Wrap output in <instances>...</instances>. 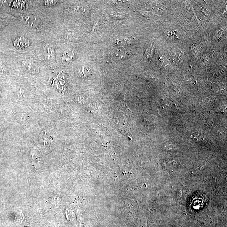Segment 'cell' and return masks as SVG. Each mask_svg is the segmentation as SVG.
Masks as SVG:
<instances>
[{
  "label": "cell",
  "instance_id": "cell-5",
  "mask_svg": "<svg viewBox=\"0 0 227 227\" xmlns=\"http://www.w3.org/2000/svg\"><path fill=\"white\" fill-rule=\"evenodd\" d=\"M128 56L127 53L125 52H118L113 54V56L117 59H124Z\"/></svg>",
  "mask_w": 227,
  "mask_h": 227
},
{
  "label": "cell",
  "instance_id": "cell-9",
  "mask_svg": "<svg viewBox=\"0 0 227 227\" xmlns=\"http://www.w3.org/2000/svg\"><path fill=\"white\" fill-rule=\"evenodd\" d=\"M1 89H0V96H1Z\"/></svg>",
  "mask_w": 227,
  "mask_h": 227
},
{
  "label": "cell",
  "instance_id": "cell-7",
  "mask_svg": "<svg viewBox=\"0 0 227 227\" xmlns=\"http://www.w3.org/2000/svg\"><path fill=\"white\" fill-rule=\"evenodd\" d=\"M153 48L152 47H150L146 51L144 54L145 57L147 60H150L152 57V53L153 52Z\"/></svg>",
  "mask_w": 227,
  "mask_h": 227
},
{
  "label": "cell",
  "instance_id": "cell-6",
  "mask_svg": "<svg viewBox=\"0 0 227 227\" xmlns=\"http://www.w3.org/2000/svg\"><path fill=\"white\" fill-rule=\"evenodd\" d=\"M58 1H43V3L46 7H51L55 6L58 3Z\"/></svg>",
  "mask_w": 227,
  "mask_h": 227
},
{
  "label": "cell",
  "instance_id": "cell-4",
  "mask_svg": "<svg viewBox=\"0 0 227 227\" xmlns=\"http://www.w3.org/2000/svg\"><path fill=\"white\" fill-rule=\"evenodd\" d=\"M46 56L47 60L51 62H53L54 60V51L53 47L51 45H48L45 47Z\"/></svg>",
  "mask_w": 227,
  "mask_h": 227
},
{
  "label": "cell",
  "instance_id": "cell-1",
  "mask_svg": "<svg viewBox=\"0 0 227 227\" xmlns=\"http://www.w3.org/2000/svg\"><path fill=\"white\" fill-rule=\"evenodd\" d=\"M22 64L23 67L30 73L37 74L39 72V67L34 63L30 61H24Z\"/></svg>",
  "mask_w": 227,
  "mask_h": 227
},
{
  "label": "cell",
  "instance_id": "cell-2",
  "mask_svg": "<svg viewBox=\"0 0 227 227\" xmlns=\"http://www.w3.org/2000/svg\"><path fill=\"white\" fill-rule=\"evenodd\" d=\"M30 44L29 40L24 36H20L17 38L14 42L15 47L17 48H25L28 47Z\"/></svg>",
  "mask_w": 227,
  "mask_h": 227
},
{
  "label": "cell",
  "instance_id": "cell-3",
  "mask_svg": "<svg viewBox=\"0 0 227 227\" xmlns=\"http://www.w3.org/2000/svg\"><path fill=\"white\" fill-rule=\"evenodd\" d=\"M75 54L72 51L66 52L63 55L61 61L64 65H67L73 61L75 58Z\"/></svg>",
  "mask_w": 227,
  "mask_h": 227
},
{
  "label": "cell",
  "instance_id": "cell-8",
  "mask_svg": "<svg viewBox=\"0 0 227 227\" xmlns=\"http://www.w3.org/2000/svg\"><path fill=\"white\" fill-rule=\"evenodd\" d=\"M110 16L112 18H116V19H121L124 17L123 14L120 13L115 12H112L110 14Z\"/></svg>",
  "mask_w": 227,
  "mask_h": 227
}]
</instances>
